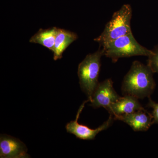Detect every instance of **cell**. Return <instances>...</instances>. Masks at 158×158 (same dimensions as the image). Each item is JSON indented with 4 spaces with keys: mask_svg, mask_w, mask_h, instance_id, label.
I'll list each match as a JSON object with an SVG mask.
<instances>
[{
    "mask_svg": "<svg viewBox=\"0 0 158 158\" xmlns=\"http://www.w3.org/2000/svg\"><path fill=\"white\" fill-rule=\"evenodd\" d=\"M153 73L148 65L134 61L123 81V94L131 95L138 99L150 97L156 88Z\"/></svg>",
    "mask_w": 158,
    "mask_h": 158,
    "instance_id": "1",
    "label": "cell"
},
{
    "mask_svg": "<svg viewBox=\"0 0 158 158\" xmlns=\"http://www.w3.org/2000/svg\"><path fill=\"white\" fill-rule=\"evenodd\" d=\"M103 56L116 62L120 58L135 56L148 57L153 51L148 49L138 43L132 33L118 37L101 46Z\"/></svg>",
    "mask_w": 158,
    "mask_h": 158,
    "instance_id": "2",
    "label": "cell"
},
{
    "mask_svg": "<svg viewBox=\"0 0 158 158\" xmlns=\"http://www.w3.org/2000/svg\"><path fill=\"white\" fill-rule=\"evenodd\" d=\"M103 56L102 48L92 54H88L79 64L78 76L82 91L90 102L94 92L99 84L98 77Z\"/></svg>",
    "mask_w": 158,
    "mask_h": 158,
    "instance_id": "3",
    "label": "cell"
},
{
    "mask_svg": "<svg viewBox=\"0 0 158 158\" xmlns=\"http://www.w3.org/2000/svg\"><path fill=\"white\" fill-rule=\"evenodd\" d=\"M132 10L131 6L126 4L113 13L104 30L99 37L94 39L101 46L110 41L132 33L131 22Z\"/></svg>",
    "mask_w": 158,
    "mask_h": 158,
    "instance_id": "4",
    "label": "cell"
},
{
    "mask_svg": "<svg viewBox=\"0 0 158 158\" xmlns=\"http://www.w3.org/2000/svg\"><path fill=\"white\" fill-rule=\"evenodd\" d=\"M88 102H89V100L88 99L82 103L78 110L75 119L71 121L65 126V128L67 132L73 135L77 138L81 140H94L99 133L107 130L113 124V121L115 120L113 115L110 114L108 120L95 129L90 128L87 126L79 123L78 120L81 113L85 107V104Z\"/></svg>",
    "mask_w": 158,
    "mask_h": 158,
    "instance_id": "5",
    "label": "cell"
},
{
    "mask_svg": "<svg viewBox=\"0 0 158 158\" xmlns=\"http://www.w3.org/2000/svg\"><path fill=\"white\" fill-rule=\"evenodd\" d=\"M120 97L113 88L112 79H107L99 83L92 95L90 106L94 109L102 107L107 110Z\"/></svg>",
    "mask_w": 158,
    "mask_h": 158,
    "instance_id": "6",
    "label": "cell"
},
{
    "mask_svg": "<svg viewBox=\"0 0 158 158\" xmlns=\"http://www.w3.org/2000/svg\"><path fill=\"white\" fill-rule=\"evenodd\" d=\"M0 157L1 158H27L25 144L18 138L1 134L0 136Z\"/></svg>",
    "mask_w": 158,
    "mask_h": 158,
    "instance_id": "7",
    "label": "cell"
},
{
    "mask_svg": "<svg viewBox=\"0 0 158 158\" xmlns=\"http://www.w3.org/2000/svg\"><path fill=\"white\" fill-rule=\"evenodd\" d=\"M113 117L114 120L125 123L136 132L146 131L154 124L152 115L144 109L130 114Z\"/></svg>",
    "mask_w": 158,
    "mask_h": 158,
    "instance_id": "8",
    "label": "cell"
},
{
    "mask_svg": "<svg viewBox=\"0 0 158 158\" xmlns=\"http://www.w3.org/2000/svg\"><path fill=\"white\" fill-rule=\"evenodd\" d=\"M139 99L131 95H123L107 109L110 114L115 116L130 114L144 109Z\"/></svg>",
    "mask_w": 158,
    "mask_h": 158,
    "instance_id": "9",
    "label": "cell"
},
{
    "mask_svg": "<svg viewBox=\"0 0 158 158\" xmlns=\"http://www.w3.org/2000/svg\"><path fill=\"white\" fill-rule=\"evenodd\" d=\"M77 38V35L73 32L58 28L53 51L54 60L56 61L58 59H61L63 52Z\"/></svg>",
    "mask_w": 158,
    "mask_h": 158,
    "instance_id": "10",
    "label": "cell"
},
{
    "mask_svg": "<svg viewBox=\"0 0 158 158\" xmlns=\"http://www.w3.org/2000/svg\"><path fill=\"white\" fill-rule=\"evenodd\" d=\"M58 31L56 27L40 29L31 37L30 42L40 44L53 52Z\"/></svg>",
    "mask_w": 158,
    "mask_h": 158,
    "instance_id": "11",
    "label": "cell"
},
{
    "mask_svg": "<svg viewBox=\"0 0 158 158\" xmlns=\"http://www.w3.org/2000/svg\"><path fill=\"white\" fill-rule=\"evenodd\" d=\"M152 51V54L148 57L147 65L153 73H158V47Z\"/></svg>",
    "mask_w": 158,
    "mask_h": 158,
    "instance_id": "12",
    "label": "cell"
},
{
    "mask_svg": "<svg viewBox=\"0 0 158 158\" xmlns=\"http://www.w3.org/2000/svg\"><path fill=\"white\" fill-rule=\"evenodd\" d=\"M148 106L153 109L152 115L153 117L154 124H158V103L154 102L150 97L148 98Z\"/></svg>",
    "mask_w": 158,
    "mask_h": 158,
    "instance_id": "13",
    "label": "cell"
}]
</instances>
